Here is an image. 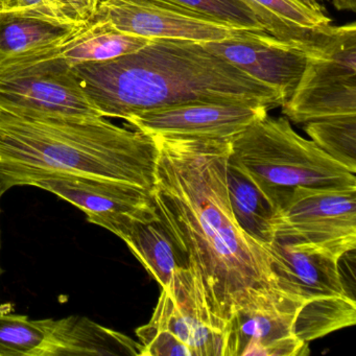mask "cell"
<instances>
[{"mask_svg": "<svg viewBox=\"0 0 356 356\" xmlns=\"http://www.w3.org/2000/svg\"><path fill=\"white\" fill-rule=\"evenodd\" d=\"M47 352L44 320L0 312V356H47Z\"/></svg>", "mask_w": 356, "mask_h": 356, "instance_id": "obj_21", "label": "cell"}, {"mask_svg": "<svg viewBox=\"0 0 356 356\" xmlns=\"http://www.w3.org/2000/svg\"><path fill=\"white\" fill-rule=\"evenodd\" d=\"M95 15L118 32L149 40L216 42L243 30L170 0H101Z\"/></svg>", "mask_w": 356, "mask_h": 356, "instance_id": "obj_9", "label": "cell"}, {"mask_svg": "<svg viewBox=\"0 0 356 356\" xmlns=\"http://www.w3.org/2000/svg\"><path fill=\"white\" fill-rule=\"evenodd\" d=\"M203 44L251 78L278 90L285 101L295 91L307 62L305 45L279 40L266 32L241 30L231 38Z\"/></svg>", "mask_w": 356, "mask_h": 356, "instance_id": "obj_11", "label": "cell"}, {"mask_svg": "<svg viewBox=\"0 0 356 356\" xmlns=\"http://www.w3.org/2000/svg\"><path fill=\"white\" fill-rule=\"evenodd\" d=\"M44 323L49 335L47 356H141L140 343L86 316H70L60 320L44 318Z\"/></svg>", "mask_w": 356, "mask_h": 356, "instance_id": "obj_15", "label": "cell"}, {"mask_svg": "<svg viewBox=\"0 0 356 356\" xmlns=\"http://www.w3.org/2000/svg\"><path fill=\"white\" fill-rule=\"evenodd\" d=\"M158 147L105 118L29 116L0 110V193L29 172H59L132 183L153 191Z\"/></svg>", "mask_w": 356, "mask_h": 356, "instance_id": "obj_3", "label": "cell"}, {"mask_svg": "<svg viewBox=\"0 0 356 356\" xmlns=\"http://www.w3.org/2000/svg\"><path fill=\"white\" fill-rule=\"evenodd\" d=\"M302 304L289 301L282 306L239 310L231 321L234 356L308 355V343L293 333Z\"/></svg>", "mask_w": 356, "mask_h": 356, "instance_id": "obj_14", "label": "cell"}, {"mask_svg": "<svg viewBox=\"0 0 356 356\" xmlns=\"http://www.w3.org/2000/svg\"><path fill=\"white\" fill-rule=\"evenodd\" d=\"M183 7L209 16L229 26L254 32H266L245 0H170Z\"/></svg>", "mask_w": 356, "mask_h": 356, "instance_id": "obj_23", "label": "cell"}, {"mask_svg": "<svg viewBox=\"0 0 356 356\" xmlns=\"http://www.w3.org/2000/svg\"><path fill=\"white\" fill-rule=\"evenodd\" d=\"M1 193H0V199H1ZM0 275H1V266H0Z\"/></svg>", "mask_w": 356, "mask_h": 356, "instance_id": "obj_28", "label": "cell"}, {"mask_svg": "<svg viewBox=\"0 0 356 356\" xmlns=\"http://www.w3.org/2000/svg\"><path fill=\"white\" fill-rule=\"evenodd\" d=\"M0 13L41 18L67 26H83V20L67 0H0Z\"/></svg>", "mask_w": 356, "mask_h": 356, "instance_id": "obj_24", "label": "cell"}, {"mask_svg": "<svg viewBox=\"0 0 356 356\" xmlns=\"http://www.w3.org/2000/svg\"><path fill=\"white\" fill-rule=\"evenodd\" d=\"M332 3L339 11H356V0H332Z\"/></svg>", "mask_w": 356, "mask_h": 356, "instance_id": "obj_26", "label": "cell"}, {"mask_svg": "<svg viewBox=\"0 0 356 356\" xmlns=\"http://www.w3.org/2000/svg\"><path fill=\"white\" fill-rule=\"evenodd\" d=\"M32 185L70 202L92 224L110 232L131 218H157L153 191L122 181L59 172H29L10 181L14 186Z\"/></svg>", "mask_w": 356, "mask_h": 356, "instance_id": "obj_7", "label": "cell"}, {"mask_svg": "<svg viewBox=\"0 0 356 356\" xmlns=\"http://www.w3.org/2000/svg\"><path fill=\"white\" fill-rule=\"evenodd\" d=\"M229 163L243 172L275 209L298 187L356 188L355 172L300 136L287 118L266 115L251 124L231 141Z\"/></svg>", "mask_w": 356, "mask_h": 356, "instance_id": "obj_4", "label": "cell"}, {"mask_svg": "<svg viewBox=\"0 0 356 356\" xmlns=\"http://www.w3.org/2000/svg\"><path fill=\"white\" fill-rule=\"evenodd\" d=\"M152 40L113 30L97 15L66 38L24 53L0 57V79L57 74L86 62L134 53Z\"/></svg>", "mask_w": 356, "mask_h": 356, "instance_id": "obj_8", "label": "cell"}, {"mask_svg": "<svg viewBox=\"0 0 356 356\" xmlns=\"http://www.w3.org/2000/svg\"><path fill=\"white\" fill-rule=\"evenodd\" d=\"M279 291L293 301L350 296L339 266L341 258L303 243L274 238L264 243Z\"/></svg>", "mask_w": 356, "mask_h": 356, "instance_id": "obj_12", "label": "cell"}, {"mask_svg": "<svg viewBox=\"0 0 356 356\" xmlns=\"http://www.w3.org/2000/svg\"><path fill=\"white\" fill-rule=\"evenodd\" d=\"M83 26H67L31 16L0 13V57L51 44L66 38Z\"/></svg>", "mask_w": 356, "mask_h": 356, "instance_id": "obj_20", "label": "cell"}, {"mask_svg": "<svg viewBox=\"0 0 356 356\" xmlns=\"http://www.w3.org/2000/svg\"><path fill=\"white\" fill-rule=\"evenodd\" d=\"M300 1L309 7L310 9L316 10V11H323L322 6L318 3V0H300Z\"/></svg>", "mask_w": 356, "mask_h": 356, "instance_id": "obj_27", "label": "cell"}, {"mask_svg": "<svg viewBox=\"0 0 356 356\" xmlns=\"http://www.w3.org/2000/svg\"><path fill=\"white\" fill-rule=\"evenodd\" d=\"M158 216L199 273L212 312L231 322L245 308L285 305L264 245L237 224L229 200L230 143L152 136Z\"/></svg>", "mask_w": 356, "mask_h": 356, "instance_id": "obj_1", "label": "cell"}, {"mask_svg": "<svg viewBox=\"0 0 356 356\" xmlns=\"http://www.w3.org/2000/svg\"><path fill=\"white\" fill-rule=\"evenodd\" d=\"M305 131L325 153L356 172V115L307 122Z\"/></svg>", "mask_w": 356, "mask_h": 356, "instance_id": "obj_22", "label": "cell"}, {"mask_svg": "<svg viewBox=\"0 0 356 356\" xmlns=\"http://www.w3.org/2000/svg\"><path fill=\"white\" fill-rule=\"evenodd\" d=\"M227 183L231 209L239 227L261 245L272 241L276 209L243 172L229 163V159Z\"/></svg>", "mask_w": 356, "mask_h": 356, "instance_id": "obj_18", "label": "cell"}, {"mask_svg": "<svg viewBox=\"0 0 356 356\" xmlns=\"http://www.w3.org/2000/svg\"><path fill=\"white\" fill-rule=\"evenodd\" d=\"M149 275L164 287L179 268H188V258L180 249L159 216L151 220L132 218L114 230Z\"/></svg>", "mask_w": 356, "mask_h": 356, "instance_id": "obj_16", "label": "cell"}, {"mask_svg": "<svg viewBox=\"0 0 356 356\" xmlns=\"http://www.w3.org/2000/svg\"><path fill=\"white\" fill-rule=\"evenodd\" d=\"M356 303L351 296L327 297L303 302L293 321V333L309 343L329 333L353 326Z\"/></svg>", "mask_w": 356, "mask_h": 356, "instance_id": "obj_19", "label": "cell"}, {"mask_svg": "<svg viewBox=\"0 0 356 356\" xmlns=\"http://www.w3.org/2000/svg\"><path fill=\"white\" fill-rule=\"evenodd\" d=\"M275 238L341 258L356 248V188L293 189L277 206Z\"/></svg>", "mask_w": 356, "mask_h": 356, "instance_id": "obj_5", "label": "cell"}, {"mask_svg": "<svg viewBox=\"0 0 356 356\" xmlns=\"http://www.w3.org/2000/svg\"><path fill=\"white\" fill-rule=\"evenodd\" d=\"M0 110L29 116L103 118L72 70L57 74L0 79Z\"/></svg>", "mask_w": 356, "mask_h": 356, "instance_id": "obj_13", "label": "cell"}, {"mask_svg": "<svg viewBox=\"0 0 356 356\" xmlns=\"http://www.w3.org/2000/svg\"><path fill=\"white\" fill-rule=\"evenodd\" d=\"M143 327L172 335L193 356H234L231 322L212 312L201 277L193 266L179 268L162 287L153 316Z\"/></svg>", "mask_w": 356, "mask_h": 356, "instance_id": "obj_6", "label": "cell"}, {"mask_svg": "<svg viewBox=\"0 0 356 356\" xmlns=\"http://www.w3.org/2000/svg\"><path fill=\"white\" fill-rule=\"evenodd\" d=\"M264 30L279 40L312 45L332 29L331 19L300 0H245Z\"/></svg>", "mask_w": 356, "mask_h": 356, "instance_id": "obj_17", "label": "cell"}, {"mask_svg": "<svg viewBox=\"0 0 356 356\" xmlns=\"http://www.w3.org/2000/svg\"><path fill=\"white\" fill-rule=\"evenodd\" d=\"M103 118L127 120L143 112L195 102L282 107L280 92L195 41L156 39L143 49L72 68Z\"/></svg>", "mask_w": 356, "mask_h": 356, "instance_id": "obj_2", "label": "cell"}, {"mask_svg": "<svg viewBox=\"0 0 356 356\" xmlns=\"http://www.w3.org/2000/svg\"><path fill=\"white\" fill-rule=\"evenodd\" d=\"M268 112L254 104L195 102L143 112L126 122L149 136L232 141Z\"/></svg>", "mask_w": 356, "mask_h": 356, "instance_id": "obj_10", "label": "cell"}, {"mask_svg": "<svg viewBox=\"0 0 356 356\" xmlns=\"http://www.w3.org/2000/svg\"><path fill=\"white\" fill-rule=\"evenodd\" d=\"M99 1L101 0H67V3L85 22H88L95 15Z\"/></svg>", "mask_w": 356, "mask_h": 356, "instance_id": "obj_25", "label": "cell"}]
</instances>
